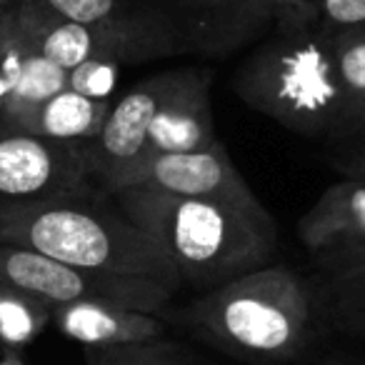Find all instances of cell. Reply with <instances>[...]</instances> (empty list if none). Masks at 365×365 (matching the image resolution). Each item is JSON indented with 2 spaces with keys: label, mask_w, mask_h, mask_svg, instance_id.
<instances>
[{
  "label": "cell",
  "mask_w": 365,
  "mask_h": 365,
  "mask_svg": "<svg viewBox=\"0 0 365 365\" xmlns=\"http://www.w3.org/2000/svg\"><path fill=\"white\" fill-rule=\"evenodd\" d=\"M110 198L138 230L160 245L180 285L198 293L268 268L278 253V228L265 205L178 198L153 188H125Z\"/></svg>",
  "instance_id": "1"
},
{
  "label": "cell",
  "mask_w": 365,
  "mask_h": 365,
  "mask_svg": "<svg viewBox=\"0 0 365 365\" xmlns=\"http://www.w3.org/2000/svg\"><path fill=\"white\" fill-rule=\"evenodd\" d=\"M233 88L245 106L305 138L343 140L345 98L333 31L315 3L278 11L273 26L238 66Z\"/></svg>",
  "instance_id": "2"
},
{
  "label": "cell",
  "mask_w": 365,
  "mask_h": 365,
  "mask_svg": "<svg viewBox=\"0 0 365 365\" xmlns=\"http://www.w3.org/2000/svg\"><path fill=\"white\" fill-rule=\"evenodd\" d=\"M0 243L36 250L81 270L180 288L160 245L138 230L96 182L43 200L0 203Z\"/></svg>",
  "instance_id": "3"
},
{
  "label": "cell",
  "mask_w": 365,
  "mask_h": 365,
  "mask_svg": "<svg viewBox=\"0 0 365 365\" xmlns=\"http://www.w3.org/2000/svg\"><path fill=\"white\" fill-rule=\"evenodd\" d=\"M178 320L230 358L275 365L303 353L313 333L315 298L295 270L273 263L198 293Z\"/></svg>",
  "instance_id": "4"
},
{
  "label": "cell",
  "mask_w": 365,
  "mask_h": 365,
  "mask_svg": "<svg viewBox=\"0 0 365 365\" xmlns=\"http://www.w3.org/2000/svg\"><path fill=\"white\" fill-rule=\"evenodd\" d=\"M16 26L31 51L63 71L93 58L125 63L155 61L185 53L170 16L160 11H125L96 26L63 21L33 0L13 6Z\"/></svg>",
  "instance_id": "5"
},
{
  "label": "cell",
  "mask_w": 365,
  "mask_h": 365,
  "mask_svg": "<svg viewBox=\"0 0 365 365\" xmlns=\"http://www.w3.org/2000/svg\"><path fill=\"white\" fill-rule=\"evenodd\" d=\"M0 283L41 300L51 310L71 303H108L163 315L175 293L155 280L81 270L6 243H0Z\"/></svg>",
  "instance_id": "6"
},
{
  "label": "cell",
  "mask_w": 365,
  "mask_h": 365,
  "mask_svg": "<svg viewBox=\"0 0 365 365\" xmlns=\"http://www.w3.org/2000/svg\"><path fill=\"white\" fill-rule=\"evenodd\" d=\"M125 188H153L178 198L225 200L245 208L263 205L223 143L193 153H155L103 185L108 195Z\"/></svg>",
  "instance_id": "7"
},
{
  "label": "cell",
  "mask_w": 365,
  "mask_h": 365,
  "mask_svg": "<svg viewBox=\"0 0 365 365\" xmlns=\"http://www.w3.org/2000/svg\"><path fill=\"white\" fill-rule=\"evenodd\" d=\"M185 68L155 73L128 88L118 101H113L103 130L96 140L83 145L91 180L103 190L108 180L128 170L148 155V138L155 125L158 113L168 98L178 91Z\"/></svg>",
  "instance_id": "8"
},
{
  "label": "cell",
  "mask_w": 365,
  "mask_h": 365,
  "mask_svg": "<svg viewBox=\"0 0 365 365\" xmlns=\"http://www.w3.org/2000/svg\"><path fill=\"white\" fill-rule=\"evenodd\" d=\"M88 182L83 145L0 125V203L43 200Z\"/></svg>",
  "instance_id": "9"
},
{
  "label": "cell",
  "mask_w": 365,
  "mask_h": 365,
  "mask_svg": "<svg viewBox=\"0 0 365 365\" xmlns=\"http://www.w3.org/2000/svg\"><path fill=\"white\" fill-rule=\"evenodd\" d=\"M168 16L185 53L220 58L263 38L278 11L270 0H173Z\"/></svg>",
  "instance_id": "10"
},
{
  "label": "cell",
  "mask_w": 365,
  "mask_h": 365,
  "mask_svg": "<svg viewBox=\"0 0 365 365\" xmlns=\"http://www.w3.org/2000/svg\"><path fill=\"white\" fill-rule=\"evenodd\" d=\"M213 76L203 68H185L178 91L158 113L148 138V155L155 153H193L218 145L210 101ZM145 155V158H148Z\"/></svg>",
  "instance_id": "11"
},
{
  "label": "cell",
  "mask_w": 365,
  "mask_h": 365,
  "mask_svg": "<svg viewBox=\"0 0 365 365\" xmlns=\"http://www.w3.org/2000/svg\"><path fill=\"white\" fill-rule=\"evenodd\" d=\"M56 328L83 348H120L165 338L163 315L108 303H71L53 308Z\"/></svg>",
  "instance_id": "12"
},
{
  "label": "cell",
  "mask_w": 365,
  "mask_h": 365,
  "mask_svg": "<svg viewBox=\"0 0 365 365\" xmlns=\"http://www.w3.org/2000/svg\"><path fill=\"white\" fill-rule=\"evenodd\" d=\"M298 238L315 258H325L330 253L348 248L365 238V182L343 180L333 182L313 208L298 220Z\"/></svg>",
  "instance_id": "13"
},
{
  "label": "cell",
  "mask_w": 365,
  "mask_h": 365,
  "mask_svg": "<svg viewBox=\"0 0 365 365\" xmlns=\"http://www.w3.org/2000/svg\"><path fill=\"white\" fill-rule=\"evenodd\" d=\"M110 106L113 101H93L66 88L8 128H18V130L33 133L48 140L88 145L103 130Z\"/></svg>",
  "instance_id": "14"
},
{
  "label": "cell",
  "mask_w": 365,
  "mask_h": 365,
  "mask_svg": "<svg viewBox=\"0 0 365 365\" xmlns=\"http://www.w3.org/2000/svg\"><path fill=\"white\" fill-rule=\"evenodd\" d=\"M333 56L345 98V143L365 128V28L333 31Z\"/></svg>",
  "instance_id": "15"
},
{
  "label": "cell",
  "mask_w": 365,
  "mask_h": 365,
  "mask_svg": "<svg viewBox=\"0 0 365 365\" xmlns=\"http://www.w3.org/2000/svg\"><path fill=\"white\" fill-rule=\"evenodd\" d=\"M51 320L53 310L46 303L0 283V345L6 353H18L31 345Z\"/></svg>",
  "instance_id": "16"
},
{
  "label": "cell",
  "mask_w": 365,
  "mask_h": 365,
  "mask_svg": "<svg viewBox=\"0 0 365 365\" xmlns=\"http://www.w3.org/2000/svg\"><path fill=\"white\" fill-rule=\"evenodd\" d=\"M86 365H210L185 345L160 338L120 348H86Z\"/></svg>",
  "instance_id": "17"
},
{
  "label": "cell",
  "mask_w": 365,
  "mask_h": 365,
  "mask_svg": "<svg viewBox=\"0 0 365 365\" xmlns=\"http://www.w3.org/2000/svg\"><path fill=\"white\" fill-rule=\"evenodd\" d=\"M120 63L93 58L73 71H68V88L93 101H113L118 78H120Z\"/></svg>",
  "instance_id": "18"
},
{
  "label": "cell",
  "mask_w": 365,
  "mask_h": 365,
  "mask_svg": "<svg viewBox=\"0 0 365 365\" xmlns=\"http://www.w3.org/2000/svg\"><path fill=\"white\" fill-rule=\"evenodd\" d=\"M328 313L338 328L365 335V278L330 285Z\"/></svg>",
  "instance_id": "19"
},
{
  "label": "cell",
  "mask_w": 365,
  "mask_h": 365,
  "mask_svg": "<svg viewBox=\"0 0 365 365\" xmlns=\"http://www.w3.org/2000/svg\"><path fill=\"white\" fill-rule=\"evenodd\" d=\"M33 3L63 21L81 23V26H96L125 13L120 8V0H33Z\"/></svg>",
  "instance_id": "20"
},
{
  "label": "cell",
  "mask_w": 365,
  "mask_h": 365,
  "mask_svg": "<svg viewBox=\"0 0 365 365\" xmlns=\"http://www.w3.org/2000/svg\"><path fill=\"white\" fill-rule=\"evenodd\" d=\"M318 263L323 265V273L328 278V288L330 285H343L350 283V280L365 278V238L348 245V248L338 250V253L318 258Z\"/></svg>",
  "instance_id": "21"
},
{
  "label": "cell",
  "mask_w": 365,
  "mask_h": 365,
  "mask_svg": "<svg viewBox=\"0 0 365 365\" xmlns=\"http://www.w3.org/2000/svg\"><path fill=\"white\" fill-rule=\"evenodd\" d=\"M315 8L328 31L365 28V0H315Z\"/></svg>",
  "instance_id": "22"
},
{
  "label": "cell",
  "mask_w": 365,
  "mask_h": 365,
  "mask_svg": "<svg viewBox=\"0 0 365 365\" xmlns=\"http://www.w3.org/2000/svg\"><path fill=\"white\" fill-rule=\"evenodd\" d=\"M345 150L338 160V168L343 170L345 178L350 180H363L365 182V128L353 135L350 140H345Z\"/></svg>",
  "instance_id": "23"
},
{
  "label": "cell",
  "mask_w": 365,
  "mask_h": 365,
  "mask_svg": "<svg viewBox=\"0 0 365 365\" xmlns=\"http://www.w3.org/2000/svg\"><path fill=\"white\" fill-rule=\"evenodd\" d=\"M275 6V11H285V8H293L298 6V3H308V0H270Z\"/></svg>",
  "instance_id": "24"
},
{
  "label": "cell",
  "mask_w": 365,
  "mask_h": 365,
  "mask_svg": "<svg viewBox=\"0 0 365 365\" xmlns=\"http://www.w3.org/2000/svg\"><path fill=\"white\" fill-rule=\"evenodd\" d=\"M0 365H26V363H23L18 353H6L3 358H0Z\"/></svg>",
  "instance_id": "25"
},
{
  "label": "cell",
  "mask_w": 365,
  "mask_h": 365,
  "mask_svg": "<svg viewBox=\"0 0 365 365\" xmlns=\"http://www.w3.org/2000/svg\"><path fill=\"white\" fill-rule=\"evenodd\" d=\"M18 3H23V0H0V13L8 11V8H13V6H18Z\"/></svg>",
  "instance_id": "26"
},
{
  "label": "cell",
  "mask_w": 365,
  "mask_h": 365,
  "mask_svg": "<svg viewBox=\"0 0 365 365\" xmlns=\"http://www.w3.org/2000/svg\"><path fill=\"white\" fill-rule=\"evenodd\" d=\"M328 365H353V363H328Z\"/></svg>",
  "instance_id": "27"
},
{
  "label": "cell",
  "mask_w": 365,
  "mask_h": 365,
  "mask_svg": "<svg viewBox=\"0 0 365 365\" xmlns=\"http://www.w3.org/2000/svg\"><path fill=\"white\" fill-rule=\"evenodd\" d=\"M308 3H315V0H308Z\"/></svg>",
  "instance_id": "28"
}]
</instances>
